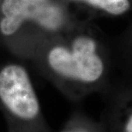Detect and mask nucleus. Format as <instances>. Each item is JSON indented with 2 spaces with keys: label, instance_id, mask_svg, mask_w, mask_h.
Wrapping results in <instances>:
<instances>
[{
  "label": "nucleus",
  "instance_id": "1",
  "mask_svg": "<svg viewBox=\"0 0 132 132\" xmlns=\"http://www.w3.org/2000/svg\"><path fill=\"white\" fill-rule=\"evenodd\" d=\"M96 45L92 39L80 37L72 49L55 47L49 52L48 62L52 70L65 77L86 82L94 81L102 75L104 66L96 54Z\"/></svg>",
  "mask_w": 132,
  "mask_h": 132
},
{
  "label": "nucleus",
  "instance_id": "5",
  "mask_svg": "<svg viewBox=\"0 0 132 132\" xmlns=\"http://www.w3.org/2000/svg\"><path fill=\"white\" fill-rule=\"evenodd\" d=\"M131 127H132V116L130 115V117L128 118L127 122L125 125V132H131Z\"/></svg>",
  "mask_w": 132,
  "mask_h": 132
},
{
  "label": "nucleus",
  "instance_id": "2",
  "mask_svg": "<svg viewBox=\"0 0 132 132\" xmlns=\"http://www.w3.org/2000/svg\"><path fill=\"white\" fill-rule=\"evenodd\" d=\"M0 100L15 117L32 120L39 112V102L27 71L11 64L0 71Z\"/></svg>",
  "mask_w": 132,
  "mask_h": 132
},
{
  "label": "nucleus",
  "instance_id": "4",
  "mask_svg": "<svg viewBox=\"0 0 132 132\" xmlns=\"http://www.w3.org/2000/svg\"><path fill=\"white\" fill-rule=\"evenodd\" d=\"M85 1L102 8L111 14L114 15L121 14L126 11L130 7L128 0H85Z\"/></svg>",
  "mask_w": 132,
  "mask_h": 132
},
{
  "label": "nucleus",
  "instance_id": "6",
  "mask_svg": "<svg viewBox=\"0 0 132 132\" xmlns=\"http://www.w3.org/2000/svg\"><path fill=\"white\" fill-rule=\"evenodd\" d=\"M64 132H86V131L81 130H67V131H64Z\"/></svg>",
  "mask_w": 132,
  "mask_h": 132
},
{
  "label": "nucleus",
  "instance_id": "3",
  "mask_svg": "<svg viewBox=\"0 0 132 132\" xmlns=\"http://www.w3.org/2000/svg\"><path fill=\"white\" fill-rule=\"evenodd\" d=\"M4 18L0 28L5 35L16 31L26 19H32L48 29L59 28L63 21L61 10L52 0H4Z\"/></svg>",
  "mask_w": 132,
  "mask_h": 132
}]
</instances>
